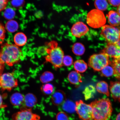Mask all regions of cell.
<instances>
[{"mask_svg":"<svg viewBox=\"0 0 120 120\" xmlns=\"http://www.w3.org/2000/svg\"><path fill=\"white\" fill-rule=\"evenodd\" d=\"M74 68L75 71L79 73H84L88 68L87 64L83 60H77L74 63Z\"/></svg>","mask_w":120,"mask_h":120,"instance_id":"21","label":"cell"},{"mask_svg":"<svg viewBox=\"0 0 120 120\" xmlns=\"http://www.w3.org/2000/svg\"><path fill=\"white\" fill-rule=\"evenodd\" d=\"M5 28L3 25L0 22V43L3 41L6 37Z\"/></svg>","mask_w":120,"mask_h":120,"instance_id":"32","label":"cell"},{"mask_svg":"<svg viewBox=\"0 0 120 120\" xmlns=\"http://www.w3.org/2000/svg\"><path fill=\"white\" fill-rule=\"evenodd\" d=\"M116 120H120V113L118 114L116 116Z\"/></svg>","mask_w":120,"mask_h":120,"instance_id":"41","label":"cell"},{"mask_svg":"<svg viewBox=\"0 0 120 120\" xmlns=\"http://www.w3.org/2000/svg\"><path fill=\"white\" fill-rule=\"evenodd\" d=\"M76 111L81 119L83 120L93 119V109L90 104H88L82 100L76 102Z\"/></svg>","mask_w":120,"mask_h":120,"instance_id":"8","label":"cell"},{"mask_svg":"<svg viewBox=\"0 0 120 120\" xmlns=\"http://www.w3.org/2000/svg\"><path fill=\"white\" fill-rule=\"evenodd\" d=\"M52 99L54 104L59 105L62 104L65 101V94L63 91L58 90L52 94Z\"/></svg>","mask_w":120,"mask_h":120,"instance_id":"14","label":"cell"},{"mask_svg":"<svg viewBox=\"0 0 120 120\" xmlns=\"http://www.w3.org/2000/svg\"><path fill=\"white\" fill-rule=\"evenodd\" d=\"M23 56L21 49L15 44L5 43L1 44L0 59L4 64L12 66L20 62Z\"/></svg>","mask_w":120,"mask_h":120,"instance_id":"1","label":"cell"},{"mask_svg":"<svg viewBox=\"0 0 120 120\" xmlns=\"http://www.w3.org/2000/svg\"><path fill=\"white\" fill-rule=\"evenodd\" d=\"M4 64L0 59V76L3 74L4 68Z\"/></svg>","mask_w":120,"mask_h":120,"instance_id":"37","label":"cell"},{"mask_svg":"<svg viewBox=\"0 0 120 120\" xmlns=\"http://www.w3.org/2000/svg\"><path fill=\"white\" fill-rule=\"evenodd\" d=\"M110 61L106 54L101 53L91 55L88 60V64L95 71H101L103 68L108 65Z\"/></svg>","mask_w":120,"mask_h":120,"instance_id":"5","label":"cell"},{"mask_svg":"<svg viewBox=\"0 0 120 120\" xmlns=\"http://www.w3.org/2000/svg\"><path fill=\"white\" fill-rule=\"evenodd\" d=\"M68 77L69 82L72 84L78 85L82 82L81 75L75 71L70 72Z\"/></svg>","mask_w":120,"mask_h":120,"instance_id":"15","label":"cell"},{"mask_svg":"<svg viewBox=\"0 0 120 120\" xmlns=\"http://www.w3.org/2000/svg\"><path fill=\"white\" fill-rule=\"evenodd\" d=\"M18 85V80L12 73L3 74L0 76V89L10 91Z\"/></svg>","mask_w":120,"mask_h":120,"instance_id":"7","label":"cell"},{"mask_svg":"<svg viewBox=\"0 0 120 120\" xmlns=\"http://www.w3.org/2000/svg\"><path fill=\"white\" fill-rule=\"evenodd\" d=\"M15 13L14 10L11 8H8L4 12V17L7 19H11L14 17Z\"/></svg>","mask_w":120,"mask_h":120,"instance_id":"31","label":"cell"},{"mask_svg":"<svg viewBox=\"0 0 120 120\" xmlns=\"http://www.w3.org/2000/svg\"><path fill=\"white\" fill-rule=\"evenodd\" d=\"M23 0H12V4L13 6H15L16 7L20 6V4L22 3Z\"/></svg>","mask_w":120,"mask_h":120,"instance_id":"36","label":"cell"},{"mask_svg":"<svg viewBox=\"0 0 120 120\" xmlns=\"http://www.w3.org/2000/svg\"><path fill=\"white\" fill-rule=\"evenodd\" d=\"M56 118L57 120H69L66 114L63 112H60L58 114Z\"/></svg>","mask_w":120,"mask_h":120,"instance_id":"33","label":"cell"},{"mask_svg":"<svg viewBox=\"0 0 120 120\" xmlns=\"http://www.w3.org/2000/svg\"><path fill=\"white\" fill-rule=\"evenodd\" d=\"M110 63L114 70V75L117 79L120 80V56L113 58Z\"/></svg>","mask_w":120,"mask_h":120,"instance_id":"20","label":"cell"},{"mask_svg":"<svg viewBox=\"0 0 120 120\" xmlns=\"http://www.w3.org/2000/svg\"><path fill=\"white\" fill-rule=\"evenodd\" d=\"M54 76L53 73L49 71L43 73L40 77V80L42 83H47L53 80Z\"/></svg>","mask_w":120,"mask_h":120,"instance_id":"25","label":"cell"},{"mask_svg":"<svg viewBox=\"0 0 120 120\" xmlns=\"http://www.w3.org/2000/svg\"><path fill=\"white\" fill-rule=\"evenodd\" d=\"M86 20L87 24L94 28L103 26L106 22L104 13L97 9L92 10L89 11L87 14Z\"/></svg>","mask_w":120,"mask_h":120,"instance_id":"4","label":"cell"},{"mask_svg":"<svg viewBox=\"0 0 120 120\" xmlns=\"http://www.w3.org/2000/svg\"><path fill=\"white\" fill-rule=\"evenodd\" d=\"M24 97L22 94L18 93H15L12 95L10 101L13 105L20 106L24 103Z\"/></svg>","mask_w":120,"mask_h":120,"instance_id":"17","label":"cell"},{"mask_svg":"<svg viewBox=\"0 0 120 120\" xmlns=\"http://www.w3.org/2000/svg\"><path fill=\"white\" fill-rule=\"evenodd\" d=\"M76 104L71 100H66L63 103V109L68 113H74L76 111Z\"/></svg>","mask_w":120,"mask_h":120,"instance_id":"19","label":"cell"},{"mask_svg":"<svg viewBox=\"0 0 120 120\" xmlns=\"http://www.w3.org/2000/svg\"><path fill=\"white\" fill-rule=\"evenodd\" d=\"M117 47H118V49L120 51V39L117 42L115 43Z\"/></svg>","mask_w":120,"mask_h":120,"instance_id":"39","label":"cell"},{"mask_svg":"<svg viewBox=\"0 0 120 120\" xmlns=\"http://www.w3.org/2000/svg\"><path fill=\"white\" fill-rule=\"evenodd\" d=\"M94 6L97 10L102 11L107 9L108 4L106 0H95Z\"/></svg>","mask_w":120,"mask_h":120,"instance_id":"28","label":"cell"},{"mask_svg":"<svg viewBox=\"0 0 120 120\" xmlns=\"http://www.w3.org/2000/svg\"><path fill=\"white\" fill-rule=\"evenodd\" d=\"M101 71L102 75L105 77H110L114 75V68L110 62L108 65L103 68Z\"/></svg>","mask_w":120,"mask_h":120,"instance_id":"26","label":"cell"},{"mask_svg":"<svg viewBox=\"0 0 120 120\" xmlns=\"http://www.w3.org/2000/svg\"><path fill=\"white\" fill-rule=\"evenodd\" d=\"M117 12L120 15V5L118 6L117 8Z\"/></svg>","mask_w":120,"mask_h":120,"instance_id":"40","label":"cell"},{"mask_svg":"<svg viewBox=\"0 0 120 120\" xmlns=\"http://www.w3.org/2000/svg\"><path fill=\"white\" fill-rule=\"evenodd\" d=\"M4 106L3 102V98L2 96L0 94V108H3Z\"/></svg>","mask_w":120,"mask_h":120,"instance_id":"38","label":"cell"},{"mask_svg":"<svg viewBox=\"0 0 120 120\" xmlns=\"http://www.w3.org/2000/svg\"><path fill=\"white\" fill-rule=\"evenodd\" d=\"M90 105L93 109V119L94 120H108L110 117L112 109L108 99L95 100Z\"/></svg>","mask_w":120,"mask_h":120,"instance_id":"2","label":"cell"},{"mask_svg":"<svg viewBox=\"0 0 120 120\" xmlns=\"http://www.w3.org/2000/svg\"><path fill=\"white\" fill-rule=\"evenodd\" d=\"M96 88L99 93L106 94L108 96H109L108 85L106 82L102 81L98 82Z\"/></svg>","mask_w":120,"mask_h":120,"instance_id":"22","label":"cell"},{"mask_svg":"<svg viewBox=\"0 0 120 120\" xmlns=\"http://www.w3.org/2000/svg\"><path fill=\"white\" fill-rule=\"evenodd\" d=\"M41 91L45 94L50 95L53 93L54 91V87L51 84L47 83L42 86Z\"/></svg>","mask_w":120,"mask_h":120,"instance_id":"29","label":"cell"},{"mask_svg":"<svg viewBox=\"0 0 120 120\" xmlns=\"http://www.w3.org/2000/svg\"><path fill=\"white\" fill-rule=\"evenodd\" d=\"M46 52L45 57L46 62L50 63L56 69L61 68L64 66L63 60L64 56V52L56 43H49L46 47Z\"/></svg>","mask_w":120,"mask_h":120,"instance_id":"3","label":"cell"},{"mask_svg":"<svg viewBox=\"0 0 120 120\" xmlns=\"http://www.w3.org/2000/svg\"><path fill=\"white\" fill-rule=\"evenodd\" d=\"M13 40L16 45L19 47L23 46L27 43V37L23 33L19 32L15 34Z\"/></svg>","mask_w":120,"mask_h":120,"instance_id":"16","label":"cell"},{"mask_svg":"<svg viewBox=\"0 0 120 120\" xmlns=\"http://www.w3.org/2000/svg\"><path fill=\"white\" fill-rule=\"evenodd\" d=\"M9 0H0V12L6 8Z\"/></svg>","mask_w":120,"mask_h":120,"instance_id":"34","label":"cell"},{"mask_svg":"<svg viewBox=\"0 0 120 120\" xmlns=\"http://www.w3.org/2000/svg\"><path fill=\"white\" fill-rule=\"evenodd\" d=\"M119 100V101H120V98H119V100Z\"/></svg>","mask_w":120,"mask_h":120,"instance_id":"42","label":"cell"},{"mask_svg":"<svg viewBox=\"0 0 120 120\" xmlns=\"http://www.w3.org/2000/svg\"><path fill=\"white\" fill-rule=\"evenodd\" d=\"M89 30L88 26L83 22L79 21L75 23L71 30V34L76 38H80L88 32Z\"/></svg>","mask_w":120,"mask_h":120,"instance_id":"10","label":"cell"},{"mask_svg":"<svg viewBox=\"0 0 120 120\" xmlns=\"http://www.w3.org/2000/svg\"><path fill=\"white\" fill-rule=\"evenodd\" d=\"M109 3L114 7H118L120 5V0H108Z\"/></svg>","mask_w":120,"mask_h":120,"instance_id":"35","label":"cell"},{"mask_svg":"<svg viewBox=\"0 0 120 120\" xmlns=\"http://www.w3.org/2000/svg\"><path fill=\"white\" fill-rule=\"evenodd\" d=\"M73 64L72 58L69 55L64 56L63 60V65L68 67L70 66Z\"/></svg>","mask_w":120,"mask_h":120,"instance_id":"30","label":"cell"},{"mask_svg":"<svg viewBox=\"0 0 120 120\" xmlns=\"http://www.w3.org/2000/svg\"><path fill=\"white\" fill-rule=\"evenodd\" d=\"M12 120H39L40 117L34 113L30 109L22 108L12 116Z\"/></svg>","mask_w":120,"mask_h":120,"instance_id":"9","label":"cell"},{"mask_svg":"<svg viewBox=\"0 0 120 120\" xmlns=\"http://www.w3.org/2000/svg\"><path fill=\"white\" fill-rule=\"evenodd\" d=\"M108 21L109 24L112 26H117L120 25V15L117 12L109 11L108 15Z\"/></svg>","mask_w":120,"mask_h":120,"instance_id":"12","label":"cell"},{"mask_svg":"<svg viewBox=\"0 0 120 120\" xmlns=\"http://www.w3.org/2000/svg\"><path fill=\"white\" fill-rule=\"evenodd\" d=\"M72 49L73 53L78 56L83 55L85 51L84 46L82 43L79 42L75 43L73 45Z\"/></svg>","mask_w":120,"mask_h":120,"instance_id":"23","label":"cell"},{"mask_svg":"<svg viewBox=\"0 0 120 120\" xmlns=\"http://www.w3.org/2000/svg\"><path fill=\"white\" fill-rule=\"evenodd\" d=\"M96 92V88L93 85H90L87 86L83 91L85 99L88 100L92 98Z\"/></svg>","mask_w":120,"mask_h":120,"instance_id":"24","label":"cell"},{"mask_svg":"<svg viewBox=\"0 0 120 120\" xmlns=\"http://www.w3.org/2000/svg\"><path fill=\"white\" fill-rule=\"evenodd\" d=\"M37 102L36 97L32 94H28L24 97V103L27 108L30 109L33 107Z\"/></svg>","mask_w":120,"mask_h":120,"instance_id":"18","label":"cell"},{"mask_svg":"<svg viewBox=\"0 0 120 120\" xmlns=\"http://www.w3.org/2000/svg\"><path fill=\"white\" fill-rule=\"evenodd\" d=\"M112 97L115 100L120 98V81L112 82L109 87Z\"/></svg>","mask_w":120,"mask_h":120,"instance_id":"13","label":"cell"},{"mask_svg":"<svg viewBox=\"0 0 120 120\" xmlns=\"http://www.w3.org/2000/svg\"><path fill=\"white\" fill-rule=\"evenodd\" d=\"M17 22L14 20H10L6 24L5 28L8 32L13 33L17 30L18 28Z\"/></svg>","mask_w":120,"mask_h":120,"instance_id":"27","label":"cell"},{"mask_svg":"<svg viewBox=\"0 0 120 120\" xmlns=\"http://www.w3.org/2000/svg\"><path fill=\"white\" fill-rule=\"evenodd\" d=\"M108 56L113 58L120 56V51L116 45L113 43H108L102 52Z\"/></svg>","mask_w":120,"mask_h":120,"instance_id":"11","label":"cell"},{"mask_svg":"<svg viewBox=\"0 0 120 120\" xmlns=\"http://www.w3.org/2000/svg\"><path fill=\"white\" fill-rule=\"evenodd\" d=\"M101 34L108 43H116L120 39V29L109 25L102 27Z\"/></svg>","mask_w":120,"mask_h":120,"instance_id":"6","label":"cell"}]
</instances>
